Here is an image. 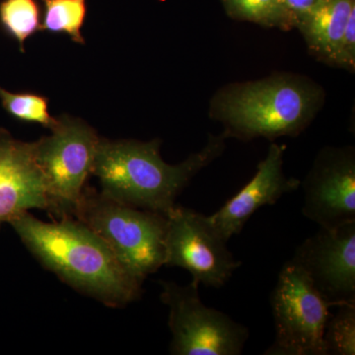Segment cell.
Instances as JSON below:
<instances>
[{
	"label": "cell",
	"mask_w": 355,
	"mask_h": 355,
	"mask_svg": "<svg viewBox=\"0 0 355 355\" xmlns=\"http://www.w3.org/2000/svg\"><path fill=\"white\" fill-rule=\"evenodd\" d=\"M10 224L33 256L72 288L112 308L125 307L141 295L144 282L83 222L49 223L25 212Z\"/></svg>",
	"instance_id": "cell-1"
},
{
	"label": "cell",
	"mask_w": 355,
	"mask_h": 355,
	"mask_svg": "<svg viewBox=\"0 0 355 355\" xmlns=\"http://www.w3.org/2000/svg\"><path fill=\"white\" fill-rule=\"evenodd\" d=\"M228 135L210 133L207 144L186 160L170 165L161 157V140L100 139L92 175L99 178L101 193L116 202L167 216L176 198L198 173L220 157Z\"/></svg>",
	"instance_id": "cell-2"
},
{
	"label": "cell",
	"mask_w": 355,
	"mask_h": 355,
	"mask_svg": "<svg viewBox=\"0 0 355 355\" xmlns=\"http://www.w3.org/2000/svg\"><path fill=\"white\" fill-rule=\"evenodd\" d=\"M326 102V91L303 74L275 72L257 80L229 83L209 101V116L228 139L250 141L296 137L309 127Z\"/></svg>",
	"instance_id": "cell-3"
},
{
	"label": "cell",
	"mask_w": 355,
	"mask_h": 355,
	"mask_svg": "<svg viewBox=\"0 0 355 355\" xmlns=\"http://www.w3.org/2000/svg\"><path fill=\"white\" fill-rule=\"evenodd\" d=\"M74 218L104 240L141 282L164 266L167 216L123 205L85 186Z\"/></svg>",
	"instance_id": "cell-4"
},
{
	"label": "cell",
	"mask_w": 355,
	"mask_h": 355,
	"mask_svg": "<svg viewBox=\"0 0 355 355\" xmlns=\"http://www.w3.org/2000/svg\"><path fill=\"white\" fill-rule=\"evenodd\" d=\"M100 137L87 123L69 116L58 119L51 135L34 142V153L46 184L48 211L74 218L93 164Z\"/></svg>",
	"instance_id": "cell-5"
},
{
	"label": "cell",
	"mask_w": 355,
	"mask_h": 355,
	"mask_svg": "<svg viewBox=\"0 0 355 355\" xmlns=\"http://www.w3.org/2000/svg\"><path fill=\"white\" fill-rule=\"evenodd\" d=\"M161 301L169 308L172 334L170 354L175 355H240L250 333L221 311L203 304L198 284L160 282Z\"/></svg>",
	"instance_id": "cell-6"
},
{
	"label": "cell",
	"mask_w": 355,
	"mask_h": 355,
	"mask_svg": "<svg viewBox=\"0 0 355 355\" xmlns=\"http://www.w3.org/2000/svg\"><path fill=\"white\" fill-rule=\"evenodd\" d=\"M333 306L293 261L282 266L272 294L275 338L266 355H324L323 335Z\"/></svg>",
	"instance_id": "cell-7"
},
{
	"label": "cell",
	"mask_w": 355,
	"mask_h": 355,
	"mask_svg": "<svg viewBox=\"0 0 355 355\" xmlns=\"http://www.w3.org/2000/svg\"><path fill=\"white\" fill-rule=\"evenodd\" d=\"M164 266L188 270L198 286L220 288L242 263L209 216L176 205L167 214Z\"/></svg>",
	"instance_id": "cell-8"
},
{
	"label": "cell",
	"mask_w": 355,
	"mask_h": 355,
	"mask_svg": "<svg viewBox=\"0 0 355 355\" xmlns=\"http://www.w3.org/2000/svg\"><path fill=\"white\" fill-rule=\"evenodd\" d=\"M302 214L321 228L355 221V148L324 146L300 182Z\"/></svg>",
	"instance_id": "cell-9"
},
{
	"label": "cell",
	"mask_w": 355,
	"mask_h": 355,
	"mask_svg": "<svg viewBox=\"0 0 355 355\" xmlns=\"http://www.w3.org/2000/svg\"><path fill=\"white\" fill-rule=\"evenodd\" d=\"M291 261L333 307L355 303V221L320 227L299 245Z\"/></svg>",
	"instance_id": "cell-10"
},
{
	"label": "cell",
	"mask_w": 355,
	"mask_h": 355,
	"mask_svg": "<svg viewBox=\"0 0 355 355\" xmlns=\"http://www.w3.org/2000/svg\"><path fill=\"white\" fill-rule=\"evenodd\" d=\"M286 150L284 144L272 142L251 181L209 216L226 241L240 234L245 224L261 207L275 205L282 196L300 188V180L287 177L284 171Z\"/></svg>",
	"instance_id": "cell-11"
},
{
	"label": "cell",
	"mask_w": 355,
	"mask_h": 355,
	"mask_svg": "<svg viewBox=\"0 0 355 355\" xmlns=\"http://www.w3.org/2000/svg\"><path fill=\"white\" fill-rule=\"evenodd\" d=\"M46 184L34 144L13 139L0 128V227L30 209L48 211Z\"/></svg>",
	"instance_id": "cell-12"
},
{
	"label": "cell",
	"mask_w": 355,
	"mask_h": 355,
	"mask_svg": "<svg viewBox=\"0 0 355 355\" xmlns=\"http://www.w3.org/2000/svg\"><path fill=\"white\" fill-rule=\"evenodd\" d=\"M354 10L355 0H327L296 21L311 57L330 67Z\"/></svg>",
	"instance_id": "cell-13"
},
{
	"label": "cell",
	"mask_w": 355,
	"mask_h": 355,
	"mask_svg": "<svg viewBox=\"0 0 355 355\" xmlns=\"http://www.w3.org/2000/svg\"><path fill=\"white\" fill-rule=\"evenodd\" d=\"M231 19L250 22L266 29L291 31L294 21L279 0H220Z\"/></svg>",
	"instance_id": "cell-14"
},
{
	"label": "cell",
	"mask_w": 355,
	"mask_h": 355,
	"mask_svg": "<svg viewBox=\"0 0 355 355\" xmlns=\"http://www.w3.org/2000/svg\"><path fill=\"white\" fill-rule=\"evenodd\" d=\"M43 22L40 31L67 34L74 43L84 44L81 33L85 21L86 0H42Z\"/></svg>",
	"instance_id": "cell-15"
},
{
	"label": "cell",
	"mask_w": 355,
	"mask_h": 355,
	"mask_svg": "<svg viewBox=\"0 0 355 355\" xmlns=\"http://www.w3.org/2000/svg\"><path fill=\"white\" fill-rule=\"evenodd\" d=\"M41 10L37 0H2L0 26L7 36L15 40L24 53L26 40L41 29Z\"/></svg>",
	"instance_id": "cell-16"
},
{
	"label": "cell",
	"mask_w": 355,
	"mask_h": 355,
	"mask_svg": "<svg viewBox=\"0 0 355 355\" xmlns=\"http://www.w3.org/2000/svg\"><path fill=\"white\" fill-rule=\"evenodd\" d=\"M324 327V355L355 354V303L335 306Z\"/></svg>",
	"instance_id": "cell-17"
},
{
	"label": "cell",
	"mask_w": 355,
	"mask_h": 355,
	"mask_svg": "<svg viewBox=\"0 0 355 355\" xmlns=\"http://www.w3.org/2000/svg\"><path fill=\"white\" fill-rule=\"evenodd\" d=\"M0 100L7 113L24 123H38L53 130L58 119L49 113V99L33 93H12L0 87Z\"/></svg>",
	"instance_id": "cell-18"
},
{
	"label": "cell",
	"mask_w": 355,
	"mask_h": 355,
	"mask_svg": "<svg viewBox=\"0 0 355 355\" xmlns=\"http://www.w3.org/2000/svg\"><path fill=\"white\" fill-rule=\"evenodd\" d=\"M330 67L347 70L352 74L355 72V10L349 16Z\"/></svg>",
	"instance_id": "cell-19"
},
{
	"label": "cell",
	"mask_w": 355,
	"mask_h": 355,
	"mask_svg": "<svg viewBox=\"0 0 355 355\" xmlns=\"http://www.w3.org/2000/svg\"><path fill=\"white\" fill-rule=\"evenodd\" d=\"M279 1L282 2V6L286 8L289 15L291 16L294 21V28H295L296 21L299 18L310 12L311 10L316 8L318 6L327 1V0H279Z\"/></svg>",
	"instance_id": "cell-20"
}]
</instances>
